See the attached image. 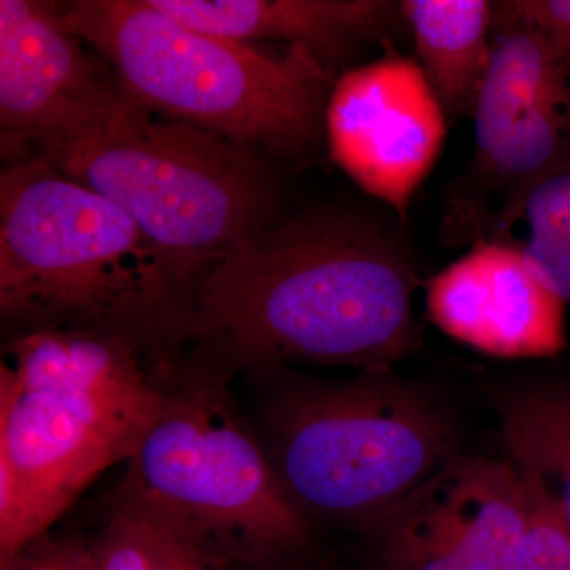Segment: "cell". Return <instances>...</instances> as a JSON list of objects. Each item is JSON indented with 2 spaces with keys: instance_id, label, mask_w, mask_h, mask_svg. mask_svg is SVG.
Listing matches in <instances>:
<instances>
[{
  "instance_id": "17",
  "label": "cell",
  "mask_w": 570,
  "mask_h": 570,
  "mask_svg": "<svg viewBox=\"0 0 570 570\" xmlns=\"http://www.w3.org/2000/svg\"><path fill=\"white\" fill-rule=\"evenodd\" d=\"M528 225V235H570V163L540 178L513 213L512 228Z\"/></svg>"
},
{
  "instance_id": "20",
  "label": "cell",
  "mask_w": 570,
  "mask_h": 570,
  "mask_svg": "<svg viewBox=\"0 0 570 570\" xmlns=\"http://www.w3.org/2000/svg\"><path fill=\"white\" fill-rule=\"evenodd\" d=\"M510 6L542 29L570 58V0H510Z\"/></svg>"
},
{
  "instance_id": "22",
  "label": "cell",
  "mask_w": 570,
  "mask_h": 570,
  "mask_svg": "<svg viewBox=\"0 0 570 570\" xmlns=\"http://www.w3.org/2000/svg\"><path fill=\"white\" fill-rule=\"evenodd\" d=\"M2 570H55L39 540L20 551L13 560L0 562Z\"/></svg>"
},
{
  "instance_id": "7",
  "label": "cell",
  "mask_w": 570,
  "mask_h": 570,
  "mask_svg": "<svg viewBox=\"0 0 570 570\" xmlns=\"http://www.w3.org/2000/svg\"><path fill=\"white\" fill-rule=\"evenodd\" d=\"M265 431L277 478L309 521L371 527L456 455L448 409L393 370L288 385Z\"/></svg>"
},
{
  "instance_id": "11",
  "label": "cell",
  "mask_w": 570,
  "mask_h": 570,
  "mask_svg": "<svg viewBox=\"0 0 570 570\" xmlns=\"http://www.w3.org/2000/svg\"><path fill=\"white\" fill-rule=\"evenodd\" d=\"M442 333L499 358H549L568 346L566 306L535 279L517 242H478L425 285Z\"/></svg>"
},
{
  "instance_id": "18",
  "label": "cell",
  "mask_w": 570,
  "mask_h": 570,
  "mask_svg": "<svg viewBox=\"0 0 570 570\" xmlns=\"http://www.w3.org/2000/svg\"><path fill=\"white\" fill-rule=\"evenodd\" d=\"M519 249L535 279L570 306V235H528Z\"/></svg>"
},
{
  "instance_id": "9",
  "label": "cell",
  "mask_w": 570,
  "mask_h": 570,
  "mask_svg": "<svg viewBox=\"0 0 570 570\" xmlns=\"http://www.w3.org/2000/svg\"><path fill=\"white\" fill-rule=\"evenodd\" d=\"M449 118L414 56L385 45L336 77L325 137L337 167L403 223L436 165Z\"/></svg>"
},
{
  "instance_id": "10",
  "label": "cell",
  "mask_w": 570,
  "mask_h": 570,
  "mask_svg": "<svg viewBox=\"0 0 570 570\" xmlns=\"http://www.w3.org/2000/svg\"><path fill=\"white\" fill-rule=\"evenodd\" d=\"M126 92L58 3L0 0L2 153L75 129Z\"/></svg>"
},
{
  "instance_id": "5",
  "label": "cell",
  "mask_w": 570,
  "mask_h": 570,
  "mask_svg": "<svg viewBox=\"0 0 570 570\" xmlns=\"http://www.w3.org/2000/svg\"><path fill=\"white\" fill-rule=\"evenodd\" d=\"M63 24L157 115L299 157L325 135L336 78L307 48L265 52L183 24L153 0L59 2Z\"/></svg>"
},
{
  "instance_id": "23",
  "label": "cell",
  "mask_w": 570,
  "mask_h": 570,
  "mask_svg": "<svg viewBox=\"0 0 570 570\" xmlns=\"http://www.w3.org/2000/svg\"><path fill=\"white\" fill-rule=\"evenodd\" d=\"M213 570H305L295 566L292 560L273 562H234V564L216 566Z\"/></svg>"
},
{
  "instance_id": "14",
  "label": "cell",
  "mask_w": 570,
  "mask_h": 570,
  "mask_svg": "<svg viewBox=\"0 0 570 570\" xmlns=\"http://www.w3.org/2000/svg\"><path fill=\"white\" fill-rule=\"evenodd\" d=\"M415 61L449 121L474 118L494 51L497 2L401 0Z\"/></svg>"
},
{
  "instance_id": "16",
  "label": "cell",
  "mask_w": 570,
  "mask_h": 570,
  "mask_svg": "<svg viewBox=\"0 0 570 570\" xmlns=\"http://www.w3.org/2000/svg\"><path fill=\"white\" fill-rule=\"evenodd\" d=\"M521 472L530 489V521L515 570H570V528L542 483Z\"/></svg>"
},
{
  "instance_id": "19",
  "label": "cell",
  "mask_w": 570,
  "mask_h": 570,
  "mask_svg": "<svg viewBox=\"0 0 570 570\" xmlns=\"http://www.w3.org/2000/svg\"><path fill=\"white\" fill-rule=\"evenodd\" d=\"M146 523L151 534V570H213L204 553L189 542L159 524Z\"/></svg>"
},
{
  "instance_id": "13",
  "label": "cell",
  "mask_w": 570,
  "mask_h": 570,
  "mask_svg": "<svg viewBox=\"0 0 570 570\" xmlns=\"http://www.w3.org/2000/svg\"><path fill=\"white\" fill-rule=\"evenodd\" d=\"M466 570H515L530 489L513 461L456 453L425 483Z\"/></svg>"
},
{
  "instance_id": "12",
  "label": "cell",
  "mask_w": 570,
  "mask_h": 570,
  "mask_svg": "<svg viewBox=\"0 0 570 570\" xmlns=\"http://www.w3.org/2000/svg\"><path fill=\"white\" fill-rule=\"evenodd\" d=\"M183 24L239 41L283 40L330 73L367 45L395 43L404 24L392 0H153ZM336 78V77H335Z\"/></svg>"
},
{
  "instance_id": "2",
  "label": "cell",
  "mask_w": 570,
  "mask_h": 570,
  "mask_svg": "<svg viewBox=\"0 0 570 570\" xmlns=\"http://www.w3.org/2000/svg\"><path fill=\"white\" fill-rule=\"evenodd\" d=\"M165 362L108 333L11 337L0 365V562L43 538L100 472L132 459L167 403Z\"/></svg>"
},
{
  "instance_id": "1",
  "label": "cell",
  "mask_w": 570,
  "mask_h": 570,
  "mask_svg": "<svg viewBox=\"0 0 570 570\" xmlns=\"http://www.w3.org/2000/svg\"><path fill=\"white\" fill-rule=\"evenodd\" d=\"M419 285L385 225L303 214L258 232L194 284L174 354L227 382L291 362L393 370L420 346Z\"/></svg>"
},
{
  "instance_id": "6",
  "label": "cell",
  "mask_w": 570,
  "mask_h": 570,
  "mask_svg": "<svg viewBox=\"0 0 570 570\" xmlns=\"http://www.w3.org/2000/svg\"><path fill=\"white\" fill-rule=\"evenodd\" d=\"M227 384L174 360L164 412L127 461L108 512L159 524L212 568L294 560L311 540V521L285 493Z\"/></svg>"
},
{
  "instance_id": "21",
  "label": "cell",
  "mask_w": 570,
  "mask_h": 570,
  "mask_svg": "<svg viewBox=\"0 0 570 570\" xmlns=\"http://www.w3.org/2000/svg\"><path fill=\"white\" fill-rule=\"evenodd\" d=\"M40 542L55 570H91L82 540L45 542L41 538Z\"/></svg>"
},
{
  "instance_id": "4",
  "label": "cell",
  "mask_w": 570,
  "mask_h": 570,
  "mask_svg": "<svg viewBox=\"0 0 570 570\" xmlns=\"http://www.w3.org/2000/svg\"><path fill=\"white\" fill-rule=\"evenodd\" d=\"M3 159L45 160L118 206L189 294L209 268L276 224L275 181L254 148L149 111L129 92Z\"/></svg>"
},
{
  "instance_id": "3",
  "label": "cell",
  "mask_w": 570,
  "mask_h": 570,
  "mask_svg": "<svg viewBox=\"0 0 570 570\" xmlns=\"http://www.w3.org/2000/svg\"><path fill=\"white\" fill-rule=\"evenodd\" d=\"M189 291L118 206L40 159L0 176V314L13 335L82 330L168 354Z\"/></svg>"
},
{
  "instance_id": "8",
  "label": "cell",
  "mask_w": 570,
  "mask_h": 570,
  "mask_svg": "<svg viewBox=\"0 0 570 570\" xmlns=\"http://www.w3.org/2000/svg\"><path fill=\"white\" fill-rule=\"evenodd\" d=\"M497 9L493 62L472 118L474 153L442 214V236L455 246L513 242L520 198L570 163V58L510 0Z\"/></svg>"
},
{
  "instance_id": "15",
  "label": "cell",
  "mask_w": 570,
  "mask_h": 570,
  "mask_svg": "<svg viewBox=\"0 0 570 570\" xmlns=\"http://www.w3.org/2000/svg\"><path fill=\"white\" fill-rule=\"evenodd\" d=\"M509 460L530 472L570 528V382H540L498 400Z\"/></svg>"
}]
</instances>
